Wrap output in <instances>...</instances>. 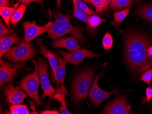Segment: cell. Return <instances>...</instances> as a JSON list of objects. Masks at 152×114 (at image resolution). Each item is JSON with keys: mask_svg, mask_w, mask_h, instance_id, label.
Segmentation results:
<instances>
[{"mask_svg": "<svg viewBox=\"0 0 152 114\" xmlns=\"http://www.w3.org/2000/svg\"><path fill=\"white\" fill-rule=\"evenodd\" d=\"M125 55L129 68L134 73H140L152 65V57L147 54L151 46L150 38L141 32L130 31L124 36Z\"/></svg>", "mask_w": 152, "mask_h": 114, "instance_id": "obj_1", "label": "cell"}, {"mask_svg": "<svg viewBox=\"0 0 152 114\" xmlns=\"http://www.w3.org/2000/svg\"><path fill=\"white\" fill-rule=\"evenodd\" d=\"M94 74L95 70L89 69L79 72L74 78L72 88V96L75 105H78L81 100L88 97Z\"/></svg>", "mask_w": 152, "mask_h": 114, "instance_id": "obj_2", "label": "cell"}, {"mask_svg": "<svg viewBox=\"0 0 152 114\" xmlns=\"http://www.w3.org/2000/svg\"><path fill=\"white\" fill-rule=\"evenodd\" d=\"M35 66V71L33 73L27 74L20 81V88L23 90L31 98L33 99L36 105L38 106L44 105L39 97L38 90L40 83L38 71V65L35 60H32Z\"/></svg>", "mask_w": 152, "mask_h": 114, "instance_id": "obj_3", "label": "cell"}, {"mask_svg": "<svg viewBox=\"0 0 152 114\" xmlns=\"http://www.w3.org/2000/svg\"><path fill=\"white\" fill-rule=\"evenodd\" d=\"M36 50L30 43H26L23 41L22 43L9 49L4 55L5 58L14 63H24L35 55Z\"/></svg>", "mask_w": 152, "mask_h": 114, "instance_id": "obj_4", "label": "cell"}, {"mask_svg": "<svg viewBox=\"0 0 152 114\" xmlns=\"http://www.w3.org/2000/svg\"><path fill=\"white\" fill-rule=\"evenodd\" d=\"M107 63L104 64L103 70L102 72L99 75L96 76L92 86L89 90V96L91 102L95 106H99L105 100L108 99L110 96L114 95L118 92V90L116 88H114L113 91L110 92L102 90L98 85L99 80L103 76V73L105 70Z\"/></svg>", "mask_w": 152, "mask_h": 114, "instance_id": "obj_5", "label": "cell"}, {"mask_svg": "<svg viewBox=\"0 0 152 114\" xmlns=\"http://www.w3.org/2000/svg\"><path fill=\"white\" fill-rule=\"evenodd\" d=\"M38 71H39V79L42 85V88L43 90L42 97L44 99L47 97H49V102L47 105L48 107L50 104L53 95L57 91L52 86L49 81V76L48 71V65L45 60L40 59L38 60Z\"/></svg>", "mask_w": 152, "mask_h": 114, "instance_id": "obj_6", "label": "cell"}, {"mask_svg": "<svg viewBox=\"0 0 152 114\" xmlns=\"http://www.w3.org/2000/svg\"><path fill=\"white\" fill-rule=\"evenodd\" d=\"M126 95H117L115 99L106 106L103 114H132V105L129 104L127 100Z\"/></svg>", "mask_w": 152, "mask_h": 114, "instance_id": "obj_7", "label": "cell"}, {"mask_svg": "<svg viewBox=\"0 0 152 114\" xmlns=\"http://www.w3.org/2000/svg\"><path fill=\"white\" fill-rule=\"evenodd\" d=\"M60 54L64 58L67 62L77 66L81 63H83L86 58H99L101 54H96L92 51L86 49H79L76 52L68 53L64 51H60Z\"/></svg>", "mask_w": 152, "mask_h": 114, "instance_id": "obj_8", "label": "cell"}, {"mask_svg": "<svg viewBox=\"0 0 152 114\" xmlns=\"http://www.w3.org/2000/svg\"><path fill=\"white\" fill-rule=\"evenodd\" d=\"M52 23L53 22L50 21L43 26H39L35 22H24L23 28L24 30L25 42L30 43L33 39L47 32Z\"/></svg>", "mask_w": 152, "mask_h": 114, "instance_id": "obj_9", "label": "cell"}, {"mask_svg": "<svg viewBox=\"0 0 152 114\" xmlns=\"http://www.w3.org/2000/svg\"><path fill=\"white\" fill-rule=\"evenodd\" d=\"M53 17L55 18L56 21L62 23L68 34L73 35L80 42L85 41V37L82 34V30L79 28H75L72 25L71 17L69 15H64L60 12H58L53 14Z\"/></svg>", "mask_w": 152, "mask_h": 114, "instance_id": "obj_10", "label": "cell"}, {"mask_svg": "<svg viewBox=\"0 0 152 114\" xmlns=\"http://www.w3.org/2000/svg\"><path fill=\"white\" fill-rule=\"evenodd\" d=\"M3 94L6 96V103L12 104H20L23 102L27 97V95L25 92L18 87H15L12 84H8L3 90Z\"/></svg>", "mask_w": 152, "mask_h": 114, "instance_id": "obj_11", "label": "cell"}, {"mask_svg": "<svg viewBox=\"0 0 152 114\" xmlns=\"http://www.w3.org/2000/svg\"><path fill=\"white\" fill-rule=\"evenodd\" d=\"M59 62V66L57 68L55 74L53 76L54 80L57 82V92L64 93L66 95H69L67 90L64 85L65 77L66 75V64L67 62L64 59L61 58L59 56L55 54Z\"/></svg>", "mask_w": 152, "mask_h": 114, "instance_id": "obj_12", "label": "cell"}, {"mask_svg": "<svg viewBox=\"0 0 152 114\" xmlns=\"http://www.w3.org/2000/svg\"><path fill=\"white\" fill-rule=\"evenodd\" d=\"M13 65L8 63L1 59L0 66V86L1 88L6 82L12 83L17 76V69L16 67L11 68Z\"/></svg>", "mask_w": 152, "mask_h": 114, "instance_id": "obj_13", "label": "cell"}, {"mask_svg": "<svg viewBox=\"0 0 152 114\" xmlns=\"http://www.w3.org/2000/svg\"><path fill=\"white\" fill-rule=\"evenodd\" d=\"M51 46L55 49L65 48L70 53L76 52L82 47L78 44L77 38L74 36L57 39L52 42Z\"/></svg>", "mask_w": 152, "mask_h": 114, "instance_id": "obj_14", "label": "cell"}, {"mask_svg": "<svg viewBox=\"0 0 152 114\" xmlns=\"http://www.w3.org/2000/svg\"><path fill=\"white\" fill-rule=\"evenodd\" d=\"M23 40L16 33H13L8 36H4L0 37V57L2 56L11 48L14 44H20L22 43Z\"/></svg>", "mask_w": 152, "mask_h": 114, "instance_id": "obj_15", "label": "cell"}, {"mask_svg": "<svg viewBox=\"0 0 152 114\" xmlns=\"http://www.w3.org/2000/svg\"><path fill=\"white\" fill-rule=\"evenodd\" d=\"M47 32L48 34V37L51 38L53 41L68 34L62 23L56 20L52 23Z\"/></svg>", "mask_w": 152, "mask_h": 114, "instance_id": "obj_16", "label": "cell"}, {"mask_svg": "<svg viewBox=\"0 0 152 114\" xmlns=\"http://www.w3.org/2000/svg\"><path fill=\"white\" fill-rule=\"evenodd\" d=\"M39 47H40V50H39V53L48 58V61L52 68L54 76L59 66L58 61L55 55V53L52 52L51 51H48L46 47L43 43L40 44Z\"/></svg>", "mask_w": 152, "mask_h": 114, "instance_id": "obj_17", "label": "cell"}, {"mask_svg": "<svg viewBox=\"0 0 152 114\" xmlns=\"http://www.w3.org/2000/svg\"><path fill=\"white\" fill-rule=\"evenodd\" d=\"M19 2L14 4L12 7H0V14L2 17L6 25L10 28V18L13 13L18 7Z\"/></svg>", "mask_w": 152, "mask_h": 114, "instance_id": "obj_18", "label": "cell"}, {"mask_svg": "<svg viewBox=\"0 0 152 114\" xmlns=\"http://www.w3.org/2000/svg\"><path fill=\"white\" fill-rule=\"evenodd\" d=\"M137 14L140 17L152 23V5L142 6L137 10Z\"/></svg>", "mask_w": 152, "mask_h": 114, "instance_id": "obj_19", "label": "cell"}, {"mask_svg": "<svg viewBox=\"0 0 152 114\" xmlns=\"http://www.w3.org/2000/svg\"><path fill=\"white\" fill-rule=\"evenodd\" d=\"M26 9V5L22 4L13 12L10 18V23L12 25H16L22 19Z\"/></svg>", "mask_w": 152, "mask_h": 114, "instance_id": "obj_20", "label": "cell"}, {"mask_svg": "<svg viewBox=\"0 0 152 114\" xmlns=\"http://www.w3.org/2000/svg\"><path fill=\"white\" fill-rule=\"evenodd\" d=\"M65 94L64 93L57 92L54 94L53 98V99H56L60 102L61 104V107H59L60 112L61 114H72L71 112L69 111L66 107V103L65 100Z\"/></svg>", "mask_w": 152, "mask_h": 114, "instance_id": "obj_21", "label": "cell"}, {"mask_svg": "<svg viewBox=\"0 0 152 114\" xmlns=\"http://www.w3.org/2000/svg\"><path fill=\"white\" fill-rule=\"evenodd\" d=\"M130 8L124 9L119 12H115L113 13V21L112 22L115 28H117L122 23L129 12Z\"/></svg>", "mask_w": 152, "mask_h": 114, "instance_id": "obj_22", "label": "cell"}, {"mask_svg": "<svg viewBox=\"0 0 152 114\" xmlns=\"http://www.w3.org/2000/svg\"><path fill=\"white\" fill-rule=\"evenodd\" d=\"M134 0H112L110 8L113 10H119L127 8Z\"/></svg>", "mask_w": 152, "mask_h": 114, "instance_id": "obj_23", "label": "cell"}, {"mask_svg": "<svg viewBox=\"0 0 152 114\" xmlns=\"http://www.w3.org/2000/svg\"><path fill=\"white\" fill-rule=\"evenodd\" d=\"M103 23H107L105 19L101 17L99 15H88V28L90 29H95Z\"/></svg>", "mask_w": 152, "mask_h": 114, "instance_id": "obj_24", "label": "cell"}, {"mask_svg": "<svg viewBox=\"0 0 152 114\" xmlns=\"http://www.w3.org/2000/svg\"><path fill=\"white\" fill-rule=\"evenodd\" d=\"M72 3H73V17L85 23L88 25V15L86 14L84 12H82L77 8L75 4L74 0H72Z\"/></svg>", "mask_w": 152, "mask_h": 114, "instance_id": "obj_25", "label": "cell"}, {"mask_svg": "<svg viewBox=\"0 0 152 114\" xmlns=\"http://www.w3.org/2000/svg\"><path fill=\"white\" fill-rule=\"evenodd\" d=\"M10 110L11 114H30L27 106L23 105L12 104L10 107Z\"/></svg>", "mask_w": 152, "mask_h": 114, "instance_id": "obj_26", "label": "cell"}, {"mask_svg": "<svg viewBox=\"0 0 152 114\" xmlns=\"http://www.w3.org/2000/svg\"><path fill=\"white\" fill-rule=\"evenodd\" d=\"M102 46L105 50H108L112 48L113 45V39L111 35L107 32L102 40Z\"/></svg>", "mask_w": 152, "mask_h": 114, "instance_id": "obj_27", "label": "cell"}, {"mask_svg": "<svg viewBox=\"0 0 152 114\" xmlns=\"http://www.w3.org/2000/svg\"><path fill=\"white\" fill-rule=\"evenodd\" d=\"M152 79V68H149L144 71L141 76L140 80L146 83L148 86H150L151 80Z\"/></svg>", "mask_w": 152, "mask_h": 114, "instance_id": "obj_28", "label": "cell"}, {"mask_svg": "<svg viewBox=\"0 0 152 114\" xmlns=\"http://www.w3.org/2000/svg\"><path fill=\"white\" fill-rule=\"evenodd\" d=\"M91 3L94 6L96 12L102 13L104 12V3L103 0H91Z\"/></svg>", "mask_w": 152, "mask_h": 114, "instance_id": "obj_29", "label": "cell"}, {"mask_svg": "<svg viewBox=\"0 0 152 114\" xmlns=\"http://www.w3.org/2000/svg\"><path fill=\"white\" fill-rule=\"evenodd\" d=\"M13 33L12 30L10 29L5 26L2 23L1 19L0 21V36L8 35L12 34Z\"/></svg>", "mask_w": 152, "mask_h": 114, "instance_id": "obj_30", "label": "cell"}, {"mask_svg": "<svg viewBox=\"0 0 152 114\" xmlns=\"http://www.w3.org/2000/svg\"><path fill=\"white\" fill-rule=\"evenodd\" d=\"M152 99V88L149 86L146 88V98L143 99L141 106L146 102H149Z\"/></svg>", "mask_w": 152, "mask_h": 114, "instance_id": "obj_31", "label": "cell"}, {"mask_svg": "<svg viewBox=\"0 0 152 114\" xmlns=\"http://www.w3.org/2000/svg\"><path fill=\"white\" fill-rule=\"evenodd\" d=\"M19 2H21L22 4H24L26 6H28L31 2H35L39 3L41 6H42V0H17Z\"/></svg>", "mask_w": 152, "mask_h": 114, "instance_id": "obj_32", "label": "cell"}, {"mask_svg": "<svg viewBox=\"0 0 152 114\" xmlns=\"http://www.w3.org/2000/svg\"><path fill=\"white\" fill-rule=\"evenodd\" d=\"M42 114H59V112L57 110H45L43 111H39Z\"/></svg>", "mask_w": 152, "mask_h": 114, "instance_id": "obj_33", "label": "cell"}, {"mask_svg": "<svg viewBox=\"0 0 152 114\" xmlns=\"http://www.w3.org/2000/svg\"><path fill=\"white\" fill-rule=\"evenodd\" d=\"M11 4V0H0V7H9Z\"/></svg>", "mask_w": 152, "mask_h": 114, "instance_id": "obj_34", "label": "cell"}, {"mask_svg": "<svg viewBox=\"0 0 152 114\" xmlns=\"http://www.w3.org/2000/svg\"><path fill=\"white\" fill-rule=\"evenodd\" d=\"M112 0H103L104 3V12H105L108 8L109 4L111 3Z\"/></svg>", "mask_w": 152, "mask_h": 114, "instance_id": "obj_35", "label": "cell"}, {"mask_svg": "<svg viewBox=\"0 0 152 114\" xmlns=\"http://www.w3.org/2000/svg\"><path fill=\"white\" fill-rule=\"evenodd\" d=\"M147 54L149 57H152V46H150L148 49Z\"/></svg>", "mask_w": 152, "mask_h": 114, "instance_id": "obj_36", "label": "cell"}, {"mask_svg": "<svg viewBox=\"0 0 152 114\" xmlns=\"http://www.w3.org/2000/svg\"><path fill=\"white\" fill-rule=\"evenodd\" d=\"M61 0H57V5H56L57 8H60L61 7Z\"/></svg>", "mask_w": 152, "mask_h": 114, "instance_id": "obj_37", "label": "cell"}, {"mask_svg": "<svg viewBox=\"0 0 152 114\" xmlns=\"http://www.w3.org/2000/svg\"><path fill=\"white\" fill-rule=\"evenodd\" d=\"M83 1L87 2V3H91V0H82Z\"/></svg>", "mask_w": 152, "mask_h": 114, "instance_id": "obj_38", "label": "cell"}, {"mask_svg": "<svg viewBox=\"0 0 152 114\" xmlns=\"http://www.w3.org/2000/svg\"><path fill=\"white\" fill-rule=\"evenodd\" d=\"M151 26H152V25H151Z\"/></svg>", "mask_w": 152, "mask_h": 114, "instance_id": "obj_39", "label": "cell"}]
</instances>
